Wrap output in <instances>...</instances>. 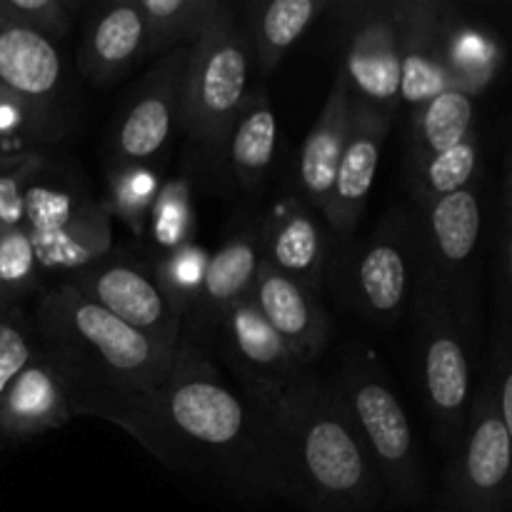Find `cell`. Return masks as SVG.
<instances>
[{
	"instance_id": "1",
	"label": "cell",
	"mask_w": 512,
	"mask_h": 512,
	"mask_svg": "<svg viewBox=\"0 0 512 512\" xmlns=\"http://www.w3.org/2000/svg\"><path fill=\"white\" fill-rule=\"evenodd\" d=\"M33 328L38 350L58 373L70 415L108 420L170 465L158 390L173 350L120 323L68 283L50 285L40 295Z\"/></svg>"
},
{
	"instance_id": "2",
	"label": "cell",
	"mask_w": 512,
	"mask_h": 512,
	"mask_svg": "<svg viewBox=\"0 0 512 512\" xmlns=\"http://www.w3.org/2000/svg\"><path fill=\"white\" fill-rule=\"evenodd\" d=\"M158 415L168 468L210 473L250 498L270 495L268 415L235 393L210 348L185 333L158 390Z\"/></svg>"
},
{
	"instance_id": "3",
	"label": "cell",
	"mask_w": 512,
	"mask_h": 512,
	"mask_svg": "<svg viewBox=\"0 0 512 512\" xmlns=\"http://www.w3.org/2000/svg\"><path fill=\"white\" fill-rule=\"evenodd\" d=\"M268 490L298 512H373L383 493L333 380L313 370L268 415Z\"/></svg>"
},
{
	"instance_id": "4",
	"label": "cell",
	"mask_w": 512,
	"mask_h": 512,
	"mask_svg": "<svg viewBox=\"0 0 512 512\" xmlns=\"http://www.w3.org/2000/svg\"><path fill=\"white\" fill-rule=\"evenodd\" d=\"M250 48L240 23L223 25L190 45L180 95L183 168L193 183L220 180L225 143L250 95Z\"/></svg>"
},
{
	"instance_id": "5",
	"label": "cell",
	"mask_w": 512,
	"mask_h": 512,
	"mask_svg": "<svg viewBox=\"0 0 512 512\" xmlns=\"http://www.w3.org/2000/svg\"><path fill=\"white\" fill-rule=\"evenodd\" d=\"M333 388L380 485L403 503H418L425 490L418 440L375 350L365 343H350Z\"/></svg>"
},
{
	"instance_id": "6",
	"label": "cell",
	"mask_w": 512,
	"mask_h": 512,
	"mask_svg": "<svg viewBox=\"0 0 512 512\" xmlns=\"http://www.w3.org/2000/svg\"><path fill=\"white\" fill-rule=\"evenodd\" d=\"M483 200L480 180L453 195L418 205L415 283L438 295L480 343Z\"/></svg>"
},
{
	"instance_id": "7",
	"label": "cell",
	"mask_w": 512,
	"mask_h": 512,
	"mask_svg": "<svg viewBox=\"0 0 512 512\" xmlns=\"http://www.w3.org/2000/svg\"><path fill=\"white\" fill-rule=\"evenodd\" d=\"M23 228L40 275L63 283L113 250L110 215L88 190L45 160L28 158L23 178ZM53 283V285H55Z\"/></svg>"
},
{
	"instance_id": "8",
	"label": "cell",
	"mask_w": 512,
	"mask_h": 512,
	"mask_svg": "<svg viewBox=\"0 0 512 512\" xmlns=\"http://www.w3.org/2000/svg\"><path fill=\"white\" fill-rule=\"evenodd\" d=\"M328 278L365 323L398 325L415 290V215L393 208L365 240L335 245Z\"/></svg>"
},
{
	"instance_id": "9",
	"label": "cell",
	"mask_w": 512,
	"mask_h": 512,
	"mask_svg": "<svg viewBox=\"0 0 512 512\" xmlns=\"http://www.w3.org/2000/svg\"><path fill=\"white\" fill-rule=\"evenodd\" d=\"M410 308L420 393L428 408L435 440L443 448L453 450L468 423L478 340L458 323L448 305L423 285L415 283Z\"/></svg>"
},
{
	"instance_id": "10",
	"label": "cell",
	"mask_w": 512,
	"mask_h": 512,
	"mask_svg": "<svg viewBox=\"0 0 512 512\" xmlns=\"http://www.w3.org/2000/svg\"><path fill=\"white\" fill-rule=\"evenodd\" d=\"M63 283L153 343L168 350L178 345L183 308L165 293L148 260L113 248Z\"/></svg>"
},
{
	"instance_id": "11",
	"label": "cell",
	"mask_w": 512,
	"mask_h": 512,
	"mask_svg": "<svg viewBox=\"0 0 512 512\" xmlns=\"http://www.w3.org/2000/svg\"><path fill=\"white\" fill-rule=\"evenodd\" d=\"M448 468L455 512H505L510 503L512 430L503 423L485 380L470 400L468 423Z\"/></svg>"
},
{
	"instance_id": "12",
	"label": "cell",
	"mask_w": 512,
	"mask_h": 512,
	"mask_svg": "<svg viewBox=\"0 0 512 512\" xmlns=\"http://www.w3.org/2000/svg\"><path fill=\"white\" fill-rule=\"evenodd\" d=\"M190 45L160 55L115 118L110 130L108 165L163 168L165 155L180 133V95Z\"/></svg>"
},
{
	"instance_id": "13",
	"label": "cell",
	"mask_w": 512,
	"mask_h": 512,
	"mask_svg": "<svg viewBox=\"0 0 512 512\" xmlns=\"http://www.w3.org/2000/svg\"><path fill=\"white\" fill-rule=\"evenodd\" d=\"M210 345L230 365L243 398L265 415L273 413L288 390L308 373L265 323L250 295L225 313Z\"/></svg>"
},
{
	"instance_id": "14",
	"label": "cell",
	"mask_w": 512,
	"mask_h": 512,
	"mask_svg": "<svg viewBox=\"0 0 512 512\" xmlns=\"http://www.w3.org/2000/svg\"><path fill=\"white\" fill-rule=\"evenodd\" d=\"M343 68L355 100L395 115L400 105V30L390 3L343 5Z\"/></svg>"
},
{
	"instance_id": "15",
	"label": "cell",
	"mask_w": 512,
	"mask_h": 512,
	"mask_svg": "<svg viewBox=\"0 0 512 512\" xmlns=\"http://www.w3.org/2000/svg\"><path fill=\"white\" fill-rule=\"evenodd\" d=\"M390 125H393V115L355 100L353 125H350L338 170H335L333 188L320 210V218L335 238V245L353 240V233L363 220L370 190L378 175L380 150L388 138Z\"/></svg>"
},
{
	"instance_id": "16",
	"label": "cell",
	"mask_w": 512,
	"mask_h": 512,
	"mask_svg": "<svg viewBox=\"0 0 512 512\" xmlns=\"http://www.w3.org/2000/svg\"><path fill=\"white\" fill-rule=\"evenodd\" d=\"M260 253V218L245 220L208 258L203 283L183 310V330L210 348L220 320L253 290Z\"/></svg>"
},
{
	"instance_id": "17",
	"label": "cell",
	"mask_w": 512,
	"mask_h": 512,
	"mask_svg": "<svg viewBox=\"0 0 512 512\" xmlns=\"http://www.w3.org/2000/svg\"><path fill=\"white\" fill-rule=\"evenodd\" d=\"M325 230L320 213L295 198L283 200L260 215V253L270 268L318 295L328 283L333 260V240Z\"/></svg>"
},
{
	"instance_id": "18",
	"label": "cell",
	"mask_w": 512,
	"mask_h": 512,
	"mask_svg": "<svg viewBox=\"0 0 512 512\" xmlns=\"http://www.w3.org/2000/svg\"><path fill=\"white\" fill-rule=\"evenodd\" d=\"M400 30V105L420 108L453 88L445 63L443 25L448 5L435 0H393Z\"/></svg>"
},
{
	"instance_id": "19",
	"label": "cell",
	"mask_w": 512,
	"mask_h": 512,
	"mask_svg": "<svg viewBox=\"0 0 512 512\" xmlns=\"http://www.w3.org/2000/svg\"><path fill=\"white\" fill-rule=\"evenodd\" d=\"M250 298L273 333L288 345L300 368L313 370L333 335V323L318 295L300 288L260 258Z\"/></svg>"
},
{
	"instance_id": "20",
	"label": "cell",
	"mask_w": 512,
	"mask_h": 512,
	"mask_svg": "<svg viewBox=\"0 0 512 512\" xmlns=\"http://www.w3.org/2000/svg\"><path fill=\"white\" fill-rule=\"evenodd\" d=\"M145 20L138 0H105L90 8L78 70L93 85H110L145 60Z\"/></svg>"
},
{
	"instance_id": "21",
	"label": "cell",
	"mask_w": 512,
	"mask_h": 512,
	"mask_svg": "<svg viewBox=\"0 0 512 512\" xmlns=\"http://www.w3.org/2000/svg\"><path fill=\"white\" fill-rule=\"evenodd\" d=\"M73 420L58 373L38 350L10 380L0 398V450L28 443L38 435L58 430Z\"/></svg>"
},
{
	"instance_id": "22",
	"label": "cell",
	"mask_w": 512,
	"mask_h": 512,
	"mask_svg": "<svg viewBox=\"0 0 512 512\" xmlns=\"http://www.w3.org/2000/svg\"><path fill=\"white\" fill-rule=\"evenodd\" d=\"M353 110L355 98L345 83V75L338 70L318 120L305 135L295 168V200L308 205L315 213L323 210L333 188L335 170L353 125Z\"/></svg>"
},
{
	"instance_id": "23",
	"label": "cell",
	"mask_w": 512,
	"mask_h": 512,
	"mask_svg": "<svg viewBox=\"0 0 512 512\" xmlns=\"http://www.w3.org/2000/svg\"><path fill=\"white\" fill-rule=\"evenodd\" d=\"M0 85L25 103L58 113L63 93L58 43L0 15Z\"/></svg>"
},
{
	"instance_id": "24",
	"label": "cell",
	"mask_w": 512,
	"mask_h": 512,
	"mask_svg": "<svg viewBox=\"0 0 512 512\" xmlns=\"http://www.w3.org/2000/svg\"><path fill=\"white\" fill-rule=\"evenodd\" d=\"M278 150V115L263 85L250 88L248 100L228 135L220 165V180L255 193L263 188Z\"/></svg>"
},
{
	"instance_id": "25",
	"label": "cell",
	"mask_w": 512,
	"mask_h": 512,
	"mask_svg": "<svg viewBox=\"0 0 512 512\" xmlns=\"http://www.w3.org/2000/svg\"><path fill=\"white\" fill-rule=\"evenodd\" d=\"M328 8V0H268L245 5L248 20L240 28L248 38L250 63L258 68L260 78H268L280 68L288 50Z\"/></svg>"
},
{
	"instance_id": "26",
	"label": "cell",
	"mask_w": 512,
	"mask_h": 512,
	"mask_svg": "<svg viewBox=\"0 0 512 512\" xmlns=\"http://www.w3.org/2000/svg\"><path fill=\"white\" fill-rule=\"evenodd\" d=\"M145 20V58H160L180 45H195L210 30L238 23L223 0H138Z\"/></svg>"
},
{
	"instance_id": "27",
	"label": "cell",
	"mask_w": 512,
	"mask_h": 512,
	"mask_svg": "<svg viewBox=\"0 0 512 512\" xmlns=\"http://www.w3.org/2000/svg\"><path fill=\"white\" fill-rule=\"evenodd\" d=\"M478 130V98L465 90H445L410 110L408 168L463 143Z\"/></svg>"
},
{
	"instance_id": "28",
	"label": "cell",
	"mask_w": 512,
	"mask_h": 512,
	"mask_svg": "<svg viewBox=\"0 0 512 512\" xmlns=\"http://www.w3.org/2000/svg\"><path fill=\"white\" fill-rule=\"evenodd\" d=\"M443 43L445 63H448V73L453 78V88L465 90V93L478 98L480 90L493 83L500 60H503V50H500L495 35L478 28L470 20L458 18L448 5Z\"/></svg>"
},
{
	"instance_id": "29",
	"label": "cell",
	"mask_w": 512,
	"mask_h": 512,
	"mask_svg": "<svg viewBox=\"0 0 512 512\" xmlns=\"http://www.w3.org/2000/svg\"><path fill=\"white\" fill-rule=\"evenodd\" d=\"M480 133H470L463 143L453 145L445 153L425 160L410 170V190H413L415 205L433 203V200L465 190L468 185L480 180Z\"/></svg>"
},
{
	"instance_id": "30",
	"label": "cell",
	"mask_w": 512,
	"mask_h": 512,
	"mask_svg": "<svg viewBox=\"0 0 512 512\" xmlns=\"http://www.w3.org/2000/svg\"><path fill=\"white\" fill-rule=\"evenodd\" d=\"M193 180L185 170L175 178L163 180L155 203L148 213L143 233H148L150 243L163 255L183 250L193 245L195 238V203H193Z\"/></svg>"
},
{
	"instance_id": "31",
	"label": "cell",
	"mask_w": 512,
	"mask_h": 512,
	"mask_svg": "<svg viewBox=\"0 0 512 512\" xmlns=\"http://www.w3.org/2000/svg\"><path fill=\"white\" fill-rule=\"evenodd\" d=\"M160 185H163V170L153 165H108L105 213L115 215L128 228L143 235Z\"/></svg>"
},
{
	"instance_id": "32",
	"label": "cell",
	"mask_w": 512,
	"mask_h": 512,
	"mask_svg": "<svg viewBox=\"0 0 512 512\" xmlns=\"http://www.w3.org/2000/svg\"><path fill=\"white\" fill-rule=\"evenodd\" d=\"M43 285L33 243L23 225H0V303L20 305Z\"/></svg>"
},
{
	"instance_id": "33",
	"label": "cell",
	"mask_w": 512,
	"mask_h": 512,
	"mask_svg": "<svg viewBox=\"0 0 512 512\" xmlns=\"http://www.w3.org/2000/svg\"><path fill=\"white\" fill-rule=\"evenodd\" d=\"M60 135L58 113L25 103L0 85V145L50 143Z\"/></svg>"
},
{
	"instance_id": "34",
	"label": "cell",
	"mask_w": 512,
	"mask_h": 512,
	"mask_svg": "<svg viewBox=\"0 0 512 512\" xmlns=\"http://www.w3.org/2000/svg\"><path fill=\"white\" fill-rule=\"evenodd\" d=\"M33 353V318H28L20 305H0V398Z\"/></svg>"
},
{
	"instance_id": "35",
	"label": "cell",
	"mask_w": 512,
	"mask_h": 512,
	"mask_svg": "<svg viewBox=\"0 0 512 512\" xmlns=\"http://www.w3.org/2000/svg\"><path fill=\"white\" fill-rule=\"evenodd\" d=\"M78 8H83V3H70V0H0L3 18L35 30L53 43L68 35Z\"/></svg>"
},
{
	"instance_id": "36",
	"label": "cell",
	"mask_w": 512,
	"mask_h": 512,
	"mask_svg": "<svg viewBox=\"0 0 512 512\" xmlns=\"http://www.w3.org/2000/svg\"><path fill=\"white\" fill-rule=\"evenodd\" d=\"M208 258L210 255H205L203 250L193 243L188 245V248L163 255L158 263H153L155 275H158L165 293H168L183 310L185 305L193 300V295L198 293L200 283H203Z\"/></svg>"
},
{
	"instance_id": "37",
	"label": "cell",
	"mask_w": 512,
	"mask_h": 512,
	"mask_svg": "<svg viewBox=\"0 0 512 512\" xmlns=\"http://www.w3.org/2000/svg\"><path fill=\"white\" fill-rule=\"evenodd\" d=\"M0 305H8V303H0Z\"/></svg>"
}]
</instances>
